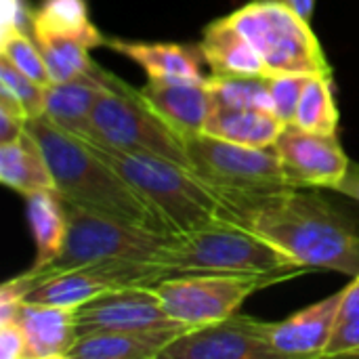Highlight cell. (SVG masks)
Masks as SVG:
<instances>
[{
    "label": "cell",
    "instance_id": "obj_1",
    "mask_svg": "<svg viewBox=\"0 0 359 359\" xmlns=\"http://www.w3.org/2000/svg\"><path fill=\"white\" fill-rule=\"evenodd\" d=\"M221 219L267 240L303 267L359 273L358 219L305 187L267 194L225 191Z\"/></svg>",
    "mask_w": 359,
    "mask_h": 359
},
{
    "label": "cell",
    "instance_id": "obj_2",
    "mask_svg": "<svg viewBox=\"0 0 359 359\" xmlns=\"http://www.w3.org/2000/svg\"><path fill=\"white\" fill-rule=\"evenodd\" d=\"M25 128L40 143L55 189L67 204L164 236H177L166 219L156 212L101 156H97L84 139L61 130L44 116L29 118Z\"/></svg>",
    "mask_w": 359,
    "mask_h": 359
},
{
    "label": "cell",
    "instance_id": "obj_3",
    "mask_svg": "<svg viewBox=\"0 0 359 359\" xmlns=\"http://www.w3.org/2000/svg\"><path fill=\"white\" fill-rule=\"evenodd\" d=\"M154 263L162 269L164 280L189 273L282 276L290 280L309 269L267 240L229 221H217L170 238Z\"/></svg>",
    "mask_w": 359,
    "mask_h": 359
},
{
    "label": "cell",
    "instance_id": "obj_4",
    "mask_svg": "<svg viewBox=\"0 0 359 359\" xmlns=\"http://www.w3.org/2000/svg\"><path fill=\"white\" fill-rule=\"evenodd\" d=\"M86 143L166 219L177 236L223 221L219 191L191 168L154 154L120 151Z\"/></svg>",
    "mask_w": 359,
    "mask_h": 359
},
{
    "label": "cell",
    "instance_id": "obj_5",
    "mask_svg": "<svg viewBox=\"0 0 359 359\" xmlns=\"http://www.w3.org/2000/svg\"><path fill=\"white\" fill-rule=\"evenodd\" d=\"M67 204V202H65ZM67 236L61 252L44 267H32L19 278L27 286V294L40 282L82 265L103 261H151L175 236L137 227L105 215H97L67 204Z\"/></svg>",
    "mask_w": 359,
    "mask_h": 359
},
{
    "label": "cell",
    "instance_id": "obj_6",
    "mask_svg": "<svg viewBox=\"0 0 359 359\" xmlns=\"http://www.w3.org/2000/svg\"><path fill=\"white\" fill-rule=\"evenodd\" d=\"M233 25L261 55L267 76H332L324 48L301 17L284 0H255L229 15Z\"/></svg>",
    "mask_w": 359,
    "mask_h": 359
},
{
    "label": "cell",
    "instance_id": "obj_7",
    "mask_svg": "<svg viewBox=\"0 0 359 359\" xmlns=\"http://www.w3.org/2000/svg\"><path fill=\"white\" fill-rule=\"evenodd\" d=\"M107 90L97 99L84 141L137 154H154L187 168L189 158L183 141L156 116L135 88L107 74Z\"/></svg>",
    "mask_w": 359,
    "mask_h": 359
},
{
    "label": "cell",
    "instance_id": "obj_8",
    "mask_svg": "<svg viewBox=\"0 0 359 359\" xmlns=\"http://www.w3.org/2000/svg\"><path fill=\"white\" fill-rule=\"evenodd\" d=\"M191 170L215 189L267 194L288 185L276 147H248L206 133L183 139Z\"/></svg>",
    "mask_w": 359,
    "mask_h": 359
},
{
    "label": "cell",
    "instance_id": "obj_9",
    "mask_svg": "<svg viewBox=\"0 0 359 359\" xmlns=\"http://www.w3.org/2000/svg\"><path fill=\"white\" fill-rule=\"evenodd\" d=\"M284 280L282 276L189 273L166 278L154 288L172 320L202 326L236 316L252 292Z\"/></svg>",
    "mask_w": 359,
    "mask_h": 359
},
{
    "label": "cell",
    "instance_id": "obj_10",
    "mask_svg": "<svg viewBox=\"0 0 359 359\" xmlns=\"http://www.w3.org/2000/svg\"><path fill=\"white\" fill-rule=\"evenodd\" d=\"M162 280V269L151 261H103L67 269L40 282L25 297V303H42L76 311L103 292L128 286H156Z\"/></svg>",
    "mask_w": 359,
    "mask_h": 359
},
{
    "label": "cell",
    "instance_id": "obj_11",
    "mask_svg": "<svg viewBox=\"0 0 359 359\" xmlns=\"http://www.w3.org/2000/svg\"><path fill=\"white\" fill-rule=\"evenodd\" d=\"M267 324L236 313L221 322L191 326L162 351L160 359H278Z\"/></svg>",
    "mask_w": 359,
    "mask_h": 359
},
{
    "label": "cell",
    "instance_id": "obj_12",
    "mask_svg": "<svg viewBox=\"0 0 359 359\" xmlns=\"http://www.w3.org/2000/svg\"><path fill=\"white\" fill-rule=\"evenodd\" d=\"M273 147L292 187L337 189L351 166L337 135L309 133L288 124Z\"/></svg>",
    "mask_w": 359,
    "mask_h": 359
},
{
    "label": "cell",
    "instance_id": "obj_13",
    "mask_svg": "<svg viewBox=\"0 0 359 359\" xmlns=\"http://www.w3.org/2000/svg\"><path fill=\"white\" fill-rule=\"evenodd\" d=\"M78 337L97 330H124L172 324L154 286H128L99 294L74 311ZM183 324V322H181Z\"/></svg>",
    "mask_w": 359,
    "mask_h": 359
},
{
    "label": "cell",
    "instance_id": "obj_14",
    "mask_svg": "<svg viewBox=\"0 0 359 359\" xmlns=\"http://www.w3.org/2000/svg\"><path fill=\"white\" fill-rule=\"evenodd\" d=\"M206 80L170 82L149 78V82L137 93L147 103V107L160 116L164 124L183 141L191 135L204 133L206 120L215 107V97Z\"/></svg>",
    "mask_w": 359,
    "mask_h": 359
},
{
    "label": "cell",
    "instance_id": "obj_15",
    "mask_svg": "<svg viewBox=\"0 0 359 359\" xmlns=\"http://www.w3.org/2000/svg\"><path fill=\"white\" fill-rule=\"evenodd\" d=\"M345 290L313 303L284 322L267 324V337L280 358H324L332 339Z\"/></svg>",
    "mask_w": 359,
    "mask_h": 359
},
{
    "label": "cell",
    "instance_id": "obj_16",
    "mask_svg": "<svg viewBox=\"0 0 359 359\" xmlns=\"http://www.w3.org/2000/svg\"><path fill=\"white\" fill-rule=\"evenodd\" d=\"M187 324L172 322L164 326L97 330L78 337L67 359H154L181 337Z\"/></svg>",
    "mask_w": 359,
    "mask_h": 359
},
{
    "label": "cell",
    "instance_id": "obj_17",
    "mask_svg": "<svg viewBox=\"0 0 359 359\" xmlns=\"http://www.w3.org/2000/svg\"><path fill=\"white\" fill-rule=\"evenodd\" d=\"M27 341L25 359H67L78 341L74 311L42 303H21L15 313Z\"/></svg>",
    "mask_w": 359,
    "mask_h": 359
},
{
    "label": "cell",
    "instance_id": "obj_18",
    "mask_svg": "<svg viewBox=\"0 0 359 359\" xmlns=\"http://www.w3.org/2000/svg\"><path fill=\"white\" fill-rule=\"evenodd\" d=\"M107 72H103L101 67L76 80L53 82L46 86L44 118L61 130L86 139L93 107L97 99L107 90Z\"/></svg>",
    "mask_w": 359,
    "mask_h": 359
},
{
    "label": "cell",
    "instance_id": "obj_19",
    "mask_svg": "<svg viewBox=\"0 0 359 359\" xmlns=\"http://www.w3.org/2000/svg\"><path fill=\"white\" fill-rule=\"evenodd\" d=\"M116 53L139 63L147 78L156 80H170V82H204L208 76L200 69L202 50L183 46V44H168V42H135V40H118L111 38L105 42Z\"/></svg>",
    "mask_w": 359,
    "mask_h": 359
},
{
    "label": "cell",
    "instance_id": "obj_20",
    "mask_svg": "<svg viewBox=\"0 0 359 359\" xmlns=\"http://www.w3.org/2000/svg\"><path fill=\"white\" fill-rule=\"evenodd\" d=\"M210 67V76H267L257 48L227 17L212 21L198 46Z\"/></svg>",
    "mask_w": 359,
    "mask_h": 359
},
{
    "label": "cell",
    "instance_id": "obj_21",
    "mask_svg": "<svg viewBox=\"0 0 359 359\" xmlns=\"http://www.w3.org/2000/svg\"><path fill=\"white\" fill-rule=\"evenodd\" d=\"M286 126L288 124H284L273 111L215 103L204 133L248 147H273Z\"/></svg>",
    "mask_w": 359,
    "mask_h": 359
},
{
    "label": "cell",
    "instance_id": "obj_22",
    "mask_svg": "<svg viewBox=\"0 0 359 359\" xmlns=\"http://www.w3.org/2000/svg\"><path fill=\"white\" fill-rule=\"evenodd\" d=\"M0 181L23 196L55 189L44 151L27 128L17 139L0 143Z\"/></svg>",
    "mask_w": 359,
    "mask_h": 359
},
{
    "label": "cell",
    "instance_id": "obj_23",
    "mask_svg": "<svg viewBox=\"0 0 359 359\" xmlns=\"http://www.w3.org/2000/svg\"><path fill=\"white\" fill-rule=\"evenodd\" d=\"M27 223L36 242V259L32 267L48 265L63 248L69 219L67 204L57 189H42L25 196Z\"/></svg>",
    "mask_w": 359,
    "mask_h": 359
},
{
    "label": "cell",
    "instance_id": "obj_24",
    "mask_svg": "<svg viewBox=\"0 0 359 359\" xmlns=\"http://www.w3.org/2000/svg\"><path fill=\"white\" fill-rule=\"evenodd\" d=\"M36 32L74 38L90 48L107 42L90 21L86 0H42L32 13V34Z\"/></svg>",
    "mask_w": 359,
    "mask_h": 359
},
{
    "label": "cell",
    "instance_id": "obj_25",
    "mask_svg": "<svg viewBox=\"0 0 359 359\" xmlns=\"http://www.w3.org/2000/svg\"><path fill=\"white\" fill-rule=\"evenodd\" d=\"M32 36L40 46V53L44 57L53 82L76 80L97 69L95 61L88 55L90 46H86L84 42L65 36H55V34H40V32Z\"/></svg>",
    "mask_w": 359,
    "mask_h": 359
},
{
    "label": "cell",
    "instance_id": "obj_26",
    "mask_svg": "<svg viewBox=\"0 0 359 359\" xmlns=\"http://www.w3.org/2000/svg\"><path fill=\"white\" fill-rule=\"evenodd\" d=\"M292 126L320 135H337L339 109L332 95V76H309Z\"/></svg>",
    "mask_w": 359,
    "mask_h": 359
},
{
    "label": "cell",
    "instance_id": "obj_27",
    "mask_svg": "<svg viewBox=\"0 0 359 359\" xmlns=\"http://www.w3.org/2000/svg\"><path fill=\"white\" fill-rule=\"evenodd\" d=\"M206 82L215 103L273 111L267 76H208Z\"/></svg>",
    "mask_w": 359,
    "mask_h": 359
},
{
    "label": "cell",
    "instance_id": "obj_28",
    "mask_svg": "<svg viewBox=\"0 0 359 359\" xmlns=\"http://www.w3.org/2000/svg\"><path fill=\"white\" fill-rule=\"evenodd\" d=\"M343 290V303L324 358H359V273Z\"/></svg>",
    "mask_w": 359,
    "mask_h": 359
},
{
    "label": "cell",
    "instance_id": "obj_29",
    "mask_svg": "<svg viewBox=\"0 0 359 359\" xmlns=\"http://www.w3.org/2000/svg\"><path fill=\"white\" fill-rule=\"evenodd\" d=\"M0 55L6 57L17 69H21L25 76L40 82L42 86L53 84V78L40 53V46L36 44V40L27 36V32L17 29V32L0 36Z\"/></svg>",
    "mask_w": 359,
    "mask_h": 359
},
{
    "label": "cell",
    "instance_id": "obj_30",
    "mask_svg": "<svg viewBox=\"0 0 359 359\" xmlns=\"http://www.w3.org/2000/svg\"><path fill=\"white\" fill-rule=\"evenodd\" d=\"M0 86L6 88L27 111L29 118L44 116V103H46V86L25 76L21 69H17L6 57L0 55Z\"/></svg>",
    "mask_w": 359,
    "mask_h": 359
},
{
    "label": "cell",
    "instance_id": "obj_31",
    "mask_svg": "<svg viewBox=\"0 0 359 359\" xmlns=\"http://www.w3.org/2000/svg\"><path fill=\"white\" fill-rule=\"evenodd\" d=\"M309 76L307 74H276L267 76L269 93L273 101V111L284 124H292L297 105L305 90Z\"/></svg>",
    "mask_w": 359,
    "mask_h": 359
},
{
    "label": "cell",
    "instance_id": "obj_32",
    "mask_svg": "<svg viewBox=\"0 0 359 359\" xmlns=\"http://www.w3.org/2000/svg\"><path fill=\"white\" fill-rule=\"evenodd\" d=\"M27 341L21 326L15 320L0 322V358L2 359H25Z\"/></svg>",
    "mask_w": 359,
    "mask_h": 359
},
{
    "label": "cell",
    "instance_id": "obj_33",
    "mask_svg": "<svg viewBox=\"0 0 359 359\" xmlns=\"http://www.w3.org/2000/svg\"><path fill=\"white\" fill-rule=\"evenodd\" d=\"M27 23L32 27V13H27L23 0H2V32H0V36L17 32V29L25 32Z\"/></svg>",
    "mask_w": 359,
    "mask_h": 359
},
{
    "label": "cell",
    "instance_id": "obj_34",
    "mask_svg": "<svg viewBox=\"0 0 359 359\" xmlns=\"http://www.w3.org/2000/svg\"><path fill=\"white\" fill-rule=\"evenodd\" d=\"M337 191H341V194H345V196H349V198L359 202V164L349 166V170H347L345 179L339 183Z\"/></svg>",
    "mask_w": 359,
    "mask_h": 359
},
{
    "label": "cell",
    "instance_id": "obj_35",
    "mask_svg": "<svg viewBox=\"0 0 359 359\" xmlns=\"http://www.w3.org/2000/svg\"><path fill=\"white\" fill-rule=\"evenodd\" d=\"M301 17H305L307 21L311 19L313 15V6H316V0H286Z\"/></svg>",
    "mask_w": 359,
    "mask_h": 359
},
{
    "label": "cell",
    "instance_id": "obj_36",
    "mask_svg": "<svg viewBox=\"0 0 359 359\" xmlns=\"http://www.w3.org/2000/svg\"><path fill=\"white\" fill-rule=\"evenodd\" d=\"M284 2H286V0H284Z\"/></svg>",
    "mask_w": 359,
    "mask_h": 359
}]
</instances>
